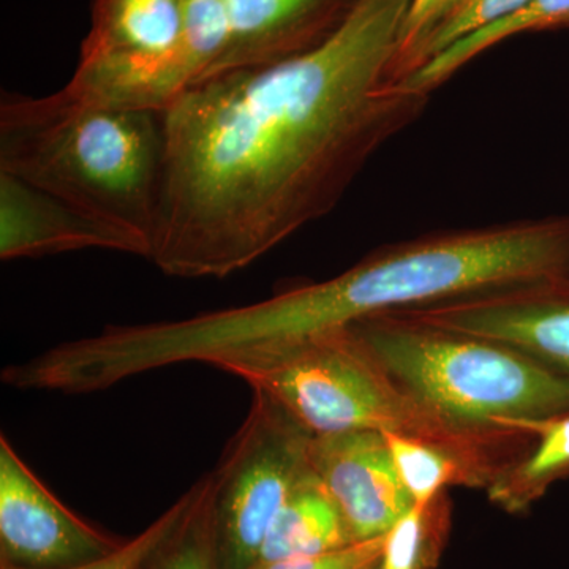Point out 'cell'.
Listing matches in <instances>:
<instances>
[{
  "label": "cell",
  "instance_id": "5bb4252c",
  "mask_svg": "<svg viewBox=\"0 0 569 569\" xmlns=\"http://www.w3.org/2000/svg\"><path fill=\"white\" fill-rule=\"evenodd\" d=\"M501 425L537 436V445L529 455L488 489L493 505L509 515H519L545 497L550 486L569 477V415Z\"/></svg>",
  "mask_w": 569,
  "mask_h": 569
},
{
  "label": "cell",
  "instance_id": "3957f363",
  "mask_svg": "<svg viewBox=\"0 0 569 569\" xmlns=\"http://www.w3.org/2000/svg\"><path fill=\"white\" fill-rule=\"evenodd\" d=\"M0 173L129 231L151 247L164 176L162 112L93 103L62 88L2 93Z\"/></svg>",
  "mask_w": 569,
  "mask_h": 569
},
{
  "label": "cell",
  "instance_id": "ac0fdd59",
  "mask_svg": "<svg viewBox=\"0 0 569 569\" xmlns=\"http://www.w3.org/2000/svg\"><path fill=\"white\" fill-rule=\"evenodd\" d=\"M400 481L415 505H426L449 486L479 489L475 475L458 459L417 438L383 433Z\"/></svg>",
  "mask_w": 569,
  "mask_h": 569
},
{
  "label": "cell",
  "instance_id": "52a82bcc",
  "mask_svg": "<svg viewBox=\"0 0 569 569\" xmlns=\"http://www.w3.org/2000/svg\"><path fill=\"white\" fill-rule=\"evenodd\" d=\"M187 0H93L67 91L108 107L163 112L192 88L183 51Z\"/></svg>",
  "mask_w": 569,
  "mask_h": 569
},
{
  "label": "cell",
  "instance_id": "277c9868",
  "mask_svg": "<svg viewBox=\"0 0 569 569\" xmlns=\"http://www.w3.org/2000/svg\"><path fill=\"white\" fill-rule=\"evenodd\" d=\"M212 367L274 399L313 437L377 430L417 438L458 459L481 482L511 456L501 427H471L441 417L388 376L350 326L231 356Z\"/></svg>",
  "mask_w": 569,
  "mask_h": 569
},
{
  "label": "cell",
  "instance_id": "ffe728a7",
  "mask_svg": "<svg viewBox=\"0 0 569 569\" xmlns=\"http://www.w3.org/2000/svg\"><path fill=\"white\" fill-rule=\"evenodd\" d=\"M192 500V489L186 490L178 500L171 505L162 516H159L148 529L142 530L138 537L123 541L118 549L100 557V559L88 561L70 569H142L146 561L151 559L156 549L170 537L171 531L181 522L187 508ZM0 569H20L0 565Z\"/></svg>",
  "mask_w": 569,
  "mask_h": 569
},
{
  "label": "cell",
  "instance_id": "8992f818",
  "mask_svg": "<svg viewBox=\"0 0 569 569\" xmlns=\"http://www.w3.org/2000/svg\"><path fill=\"white\" fill-rule=\"evenodd\" d=\"M312 438L274 399L253 391L249 413L211 471L219 569L257 565L276 516L313 475Z\"/></svg>",
  "mask_w": 569,
  "mask_h": 569
},
{
  "label": "cell",
  "instance_id": "9c48e42d",
  "mask_svg": "<svg viewBox=\"0 0 569 569\" xmlns=\"http://www.w3.org/2000/svg\"><path fill=\"white\" fill-rule=\"evenodd\" d=\"M310 462L355 542L385 537L413 508L387 438L377 430L313 437Z\"/></svg>",
  "mask_w": 569,
  "mask_h": 569
},
{
  "label": "cell",
  "instance_id": "8fae6325",
  "mask_svg": "<svg viewBox=\"0 0 569 569\" xmlns=\"http://www.w3.org/2000/svg\"><path fill=\"white\" fill-rule=\"evenodd\" d=\"M102 249L149 258L137 236L93 213L0 173V258L3 261Z\"/></svg>",
  "mask_w": 569,
  "mask_h": 569
},
{
  "label": "cell",
  "instance_id": "7c38bea8",
  "mask_svg": "<svg viewBox=\"0 0 569 569\" xmlns=\"http://www.w3.org/2000/svg\"><path fill=\"white\" fill-rule=\"evenodd\" d=\"M228 50L222 73L288 61L323 43L356 0H220Z\"/></svg>",
  "mask_w": 569,
  "mask_h": 569
},
{
  "label": "cell",
  "instance_id": "d6986e66",
  "mask_svg": "<svg viewBox=\"0 0 569 569\" xmlns=\"http://www.w3.org/2000/svg\"><path fill=\"white\" fill-rule=\"evenodd\" d=\"M470 0H411L410 9L400 29L399 43L389 77L395 84H403L417 73L427 59L430 43Z\"/></svg>",
  "mask_w": 569,
  "mask_h": 569
},
{
  "label": "cell",
  "instance_id": "7a4b0ae2",
  "mask_svg": "<svg viewBox=\"0 0 569 569\" xmlns=\"http://www.w3.org/2000/svg\"><path fill=\"white\" fill-rule=\"evenodd\" d=\"M537 288H569V216L440 231L366 254L342 274L291 288L299 332L359 318Z\"/></svg>",
  "mask_w": 569,
  "mask_h": 569
},
{
  "label": "cell",
  "instance_id": "44dd1931",
  "mask_svg": "<svg viewBox=\"0 0 569 569\" xmlns=\"http://www.w3.org/2000/svg\"><path fill=\"white\" fill-rule=\"evenodd\" d=\"M530 0H470L462 10L445 24V28L437 33L436 39L430 43L427 51V61L443 51L456 40L462 39L467 33L477 31L482 26L500 20L526 6ZM425 62V63H426Z\"/></svg>",
  "mask_w": 569,
  "mask_h": 569
},
{
  "label": "cell",
  "instance_id": "e0dca14e",
  "mask_svg": "<svg viewBox=\"0 0 569 569\" xmlns=\"http://www.w3.org/2000/svg\"><path fill=\"white\" fill-rule=\"evenodd\" d=\"M449 527L447 490L426 505H413L387 533L378 569H432Z\"/></svg>",
  "mask_w": 569,
  "mask_h": 569
},
{
  "label": "cell",
  "instance_id": "30bf717a",
  "mask_svg": "<svg viewBox=\"0 0 569 569\" xmlns=\"http://www.w3.org/2000/svg\"><path fill=\"white\" fill-rule=\"evenodd\" d=\"M397 312L503 343L569 376V288H537Z\"/></svg>",
  "mask_w": 569,
  "mask_h": 569
},
{
  "label": "cell",
  "instance_id": "9a60e30c",
  "mask_svg": "<svg viewBox=\"0 0 569 569\" xmlns=\"http://www.w3.org/2000/svg\"><path fill=\"white\" fill-rule=\"evenodd\" d=\"M561 26H569V0H530L507 17L456 40L427 61L403 84L430 96L473 59L501 41L520 33L548 31Z\"/></svg>",
  "mask_w": 569,
  "mask_h": 569
},
{
  "label": "cell",
  "instance_id": "ba28073f",
  "mask_svg": "<svg viewBox=\"0 0 569 569\" xmlns=\"http://www.w3.org/2000/svg\"><path fill=\"white\" fill-rule=\"evenodd\" d=\"M74 515L0 437V565L70 569L121 546Z\"/></svg>",
  "mask_w": 569,
  "mask_h": 569
},
{
  "label": "cell",
  "instance_id": "5b68a950",
  "mask_svg": "<svg viewBox=\"0 0 569 569\" xmlns=\"http://www.w3.org/2000/svg\"><path fill=\"white\" fill-rule=\"evenodd\" d=\"M348 326L408 396L459 425L569 415V376L515 348L406 312L377 313Z\"/></svg>",
  "mask_w": 569,
  "mask_h": 569
},
{
  "label": "cell",
  "instance_id": "603a6c76",
  "mask_svg": "<svg viewBox=\"0 0 569 569\" xmlns=\"http://www.w3.org/2000/svg\"><path fill=\"white\" fill-rule=\"evenodd\" d=\"M378 565H380V563H378ZM378 565H377V567H376V568H372V569H378Z\"/></svg>",
  "mask_w": 569,
  "mask_h": 569
},
{
  "label": "cell",
  "instance_id": "2e32d148",
  "mask_svg": "<svg viewBox=\"0 0 569 569\" xmlns=\"http://www.w3.org/2000/svg\"><path fill=\"white\" fill-rule=\"evenodd\" d=\"M190 489L192 500L181 522L142 569H219L212 473H206Z\"/></svg>",
  "mask_w": 569,
  "mask_h": 569
},
{
  "label": "cell",
  "instance_id": "7402d4cb",
  "mask_svg": "<svg viewBox=\"0 0 569 569\" xmlns=\"http://www.w3.org/2000/svg\"><path fill=\"white\" fill-rule=\"evenodd\" d=\"M385 539L387 535L369 541L355 542L323 556L274 561V563L257 565L252 569H372L380 563L383 556Z\"/></svg>",
  "mask_w": 569,
  "mask_h": 569
},
{
  "label": "cell",
  "instance_id": "6da1fadb",
  "mask_svg": "<svg viewBox=\"0 0 569 569\" xmlns=\"http://www.w3.org/2000/svg\"><path fill=\"white\" fill-rule=\"evenodd\" d=\"M411 0H356L305 54L193 86L162 112L151 257L163 274L223 277L339 204L429 93L389 77Z\"/></svg>",
  "mask_w": 569,
  "mask_h": 569
},
{
  "label": "cell",
  "instance_id": "4fadbf2b",
  "mask_svg": "<svg viewBox=\"0 0 569 569\" xmlns=\"http://www.w3.org/2000/svg\"><path fill=\"white\" fill-rule=\"evenodd\" d=\"M351 545L346 520L313 471L276 516L257 565L323 556Z\"/></svg>",
  "mask_w": 569,
  "mask_h": 569
}]
</instances>
